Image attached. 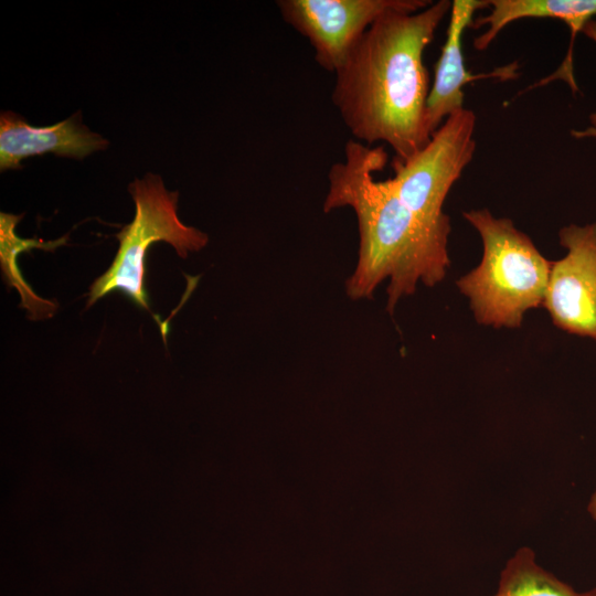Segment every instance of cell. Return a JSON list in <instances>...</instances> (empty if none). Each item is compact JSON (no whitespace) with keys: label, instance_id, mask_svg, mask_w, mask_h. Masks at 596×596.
I'll return each instance as SVG.
<instances>
[{"label":"cell","instance_id":"cell-1","mask_svg":"<svg viewBox=\"0 0 596 596\" xmlns=\"http://www.w3.org/2000/svg\"><path fill=\"white\" fill-rule=\"evenodd\" d=\"M450 8L451 1L439 0L417 12L383 14L338 68L332 103L360 142L383 141L400 160L428 143L429 85L423 57Z\"/></svg>","mask_w":596,"mask_h":596},{"label":"cell","instance_id":"cell-2","mask_svg":"<svg viewBox=\"0 0 596 596\" xmlns=\"http://www.w3.org/2000/svg\"><path fill=\"white\" fill-rule=\"evenodd\" d=\"M387 163L383 147L349 140L344 161L331 166L323 212L351 207L359 230L358 262L345 281L350 299L371 298L389 279L386 309L393 313L400 299L415 292L419 283L434 287L450 265V219L433 222L412 211L389 180L373 173Z\"/></svg>","mask_w":596,"mask_h":596},{"label":"cell","instance_id":"cell-3","mask_svg":"<svg viewBox=\"0 0 596 596\" xmlns=\"http://www.w3.org/2000/svg\"><path fill=\"white\" fill-rule=\"evenodd\" d=\"M464 217L481 237L482 257L456 285L478 323L519 328L528 310L543 306L552 262L510 219L487 209L470 210Z\"/></svg>","mask_w":596,"mask_h":596},{"label":"cell","instance_id":"cell-4","mask_svg":"<svg viewBox=\"0 0 596 596\" xmlns=\"http://www.w3.org/2000/svg\"><path fill=\"white\" fill-rule=\"evenodd\" d=\"M128 190L135 202L134 220L117 234L118 252L110 267L92 284L87 307L117 290L138 307L149 310L145 274L150 245L166 242L185 258L209 242L205 233L180 221L177 214L178 192L167 191L159 175L147 173L131 182Z\"/></svg>","mask_w":596,"mask_h":596},{"label":"cell","instance_id":"cell-5","mask_svg":"<svg viewBox=\"0 0 596 596\" xmlns=\"http://www.w3.org/2000/svg\"><path fill=\"white\" fill-rule=\"evenodd\" d=\"M475 127V113L461 108L450 114L414 156L406 160L394 158V177L387 180L412 211L433 222L450 219L443 205L473 157Z\"/></svg>","mask_w":596,"mask_h":596},{"label":"cell","instance_id":"cell-6","mask_svg":"<svg viewBox=\"0 0 596 596\" xmlns=\"http://www.w3.org/2000/svg\"><path fill=\"white\" fill-rule=\"evenodd\" d=\"M283 19L307 38L316 62L337 72L366 30L391 11L417 12L429 0H279Z\"/></svg>","mask_w":596,"mask_h":596},{"label":"cell","instance_id":"cell-7","mask_svg":"<svg viewBox=\"0 0 596 596\" xmlns=\"http://www.w3.org/2000/svg\"><path fill=\"white\" fill-rule=\"evenodd\" d=\"M566 255L552 262L543 307L557 328L596 341V222L558 232Z\"/></svg>","mask_w":596,"mask_h":596},{"label":"cell","instance_id":"cell-8","mask_svg":"<svg viewBox=\"0 0 596 596\" xmlns=\"http://www.w3.org/2000/svg\"><path fill=\"white\" fill-rule=\"evenodd\" d=\"M488 7L489 1L486 0L451 1L446 41L435 65L434 82L427 98V125L432 135L450 114L464 108L462 87L466 84L480 78L504 81L518 76L515 62L477 75L466 70L461 45L464 31L472 24L475 12Z\"/></svg>","mask_w":596,"mask_h":596},{"label":"cell","instance_id":"cell-9","mask_svg":"<svg viewBox=\"0 0 596 596\" xmlns=\"http://www.w3.org/2000/svg\"><path fill=\"white\" fill-rule=\"evenodd\" d=\"M108 141L89 131L75 116L49 127H33L12 111L0 116V169H20L28 157L52 152L61 157L84 158L104 149Z\"/></svg>","mask_w":596,"mask_h":596},{"label":"cell","instance_id":"cell-10","mask_svg":"<svg viewBox=\"0 0 596 596\" xmlns=\"http://www.w3.org/2000/svg\"><path fill=\"white\" fill-rule=\"evenodd\" d=\"M491 11L472 21L471 26L488 25L486 32L475 38L473 46L486 50L500 31L509 23L524 18H551L565 22L571 30V44L561 66L547 78L540 81L545 85L554 79L565 81L573 92L577 85L573 73V44L576 34L596 17V0H490Z\"/></svg>","mask_w":596,"mask_h":596},{"label":"cell","instance_id":"cell-11","mask_svg":"<svg viewBox=\"0 0 596 596\" xmlns=\"http://www.w3.org/2000/svg\"><path fill=\"white\" fill-rule=\"evenodd\" d=\"M21 216L8 213H1L0 219V258L1 269L6 283L18 290L21 298V307L25 308L29 317L33 320H40L52 317L57 309L56 302L39 297L23 279L17 264V256L21 252H28L32 248H42L54 251L63 245L66 236L57 241L44 242L35 238L24 240L14 233L15 224Z\"/></svg>","mask_w":596,"mask_h":596},{"label":"cell","instance_id":"cell-12","mask_svg":"<svg viewBox=\"0 0 596 596\" xmlns=\"http://www.w3.org/2000/svg\"><path fill=\"white\" fill-rule=\"evenodd\" d=\"M494 596H596V588L575 590L542 568L533 550L523 546L507 562Z\"/></svg>","mask_w":596,"mask_h":596},{"label":"cell","instance_id":"cell-13","mask_svg":"<svg viewBox=\"0 0 596 596\" xmlns=\"http://www.w3.org/2000/svg\"><path fill=\"white\" fill-rule=\"evenodd\" d=\"M582 32L596 43V20L588 21ZM592 127L596 128V110L589 116Z\"/></svg>","mask_w":596,"mask_h":596},{"label":"cell","instance_id":"cell-14","mask_svg":"<svg viewBox=\"0 0 596 596\" xmlns=\"http://www.w3.org/2000/svg\"><path fill=\"white\" fill-rule=\"evenodd\" d=\"M571 134L574 138H596V128L590 126L584 130H572Z\"/></svg>","mask_w":596,"mask_h":596},{"label":"cell","instance_id":"cell-15","mask_svg":"<svg viewBox=\"0 0 596 596\" xmlns=\"http://www.w3.org/2000/svg\"><path fill=\"white\" fill-rule=\"evenodd\" d=\"M587 511L589 515L593 518V520L596 521V490L594 491L593 496L590 497V500L588 502Z\"/></svg>","mask_w":596,"mask_h":596}]
</instances>
